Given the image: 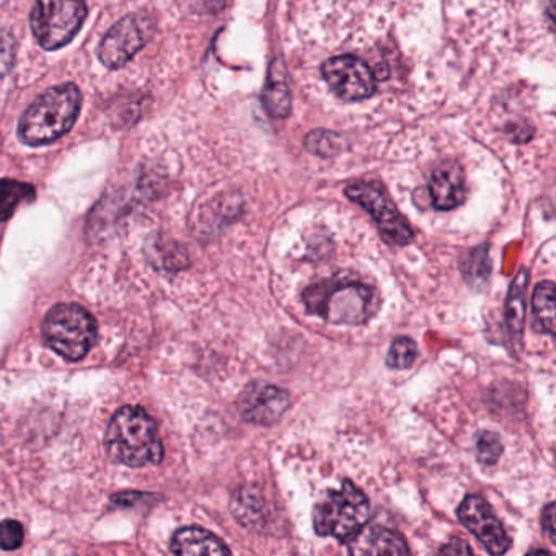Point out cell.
<instances>
[{
    "mask_svg": "<svg viewBox=\"0 0 556 556\" xmlns=\"http://www.w3.org/2000/svg\"><path fill=\"white\" fill-rule=\"evenodd\" d=\"M308 314L333 325H364L376 317L380 295L374 286L350 278H331L308 286L302 294Z\"/></svg>",
    "mask_w": 556,
    "mask_h": 556,
    "instance_id": "cell-1",
    "label": "cell"
},
{
    "mask_svg": "<svg viewBox=\"0 0 556 556\" xmlns=\"http://www.w3.org/2000/svg\"><path fill=\"white\" fill-rule=\"evenodd\" d=\"M106 452L113 460L128 467L161 464L164 445L157 425L141 406H123L106 428Z\"/></svg>",
    "mask_w": 556,
    "mask_h": 556,
    "instance_id": "cell-2",
    "label": "cell"
},
{
    "mask_svg": "<svg viewBox=\"0 0 556 556\" xmlns=\"http://www.w3.org/2000/svg\"><path fill=\"white\" fill-rule=\"evenodd\" d=\"M79 89L74 84L53 87L38 97L22 116V141L30 146L50 144L71 131L80 112Z\"/></svg>",
    "mask_w": 556,
    "mask_h": 556,
    "instance_id": "cell-3",
    "label": "cell"
},
{
    "mask_svg": "<svg viewBox=\"0 0 556 556\" xmlns=\"http://www.w3.org/2000/svg\"><path fill=\"white\" fill-rule=\"evenodd\" d=\"M369 517L370 504L366 494L356 484L344 481L341 490L328 491L315 506V532L348 543L367 526Z\"/></svg>",
    "mask_w": 556,
    "mask_h": 556,
    "instance_id": "cell-4",
    "label": "cell"
},
{
    "mask_svg": "<svg viewBox=\"0 0 556 556\" xmlns=\"http://www.w3.org/2000/svg\"><path fill=\"white\" fill-rule=\"evenodd\" d=\"M43 337L54 353L67 361H80L96 343L97 321L80 305L60 304L48 312Z\"/></svg>",
    "mask_w": 556,
    "mask_h": 556,
    "instance_id": "cell-5",
    "label": "cell"
},
{
    "mask_svg": "<svg viewBox=\"0 0 556 556\" xmlns=\"http://www.w3.org/2000/svg\"><path fill=\"white\" fill-rule=\"evenodd\" d=\"M87 17L86 0H37L31 28L38 43L48 51L70 43Z\"/></svg>",
    "mask_w": 556,
    "mask_h": 556,
    "instance_id": "cell-6",
    "label": "cell"
},
{
    "mask_svg": "<svg viewBox=\"0 0 556 556\" xmlns=\"http://www.w3.org/2000/svg\"><path fill=\"white\" fill-rule=\"evenodd\" d=\"M344 193L372 216L380 236L390 245H408L415 239L412 227L379 184L350 185Z\"/></svg>",
    "mask_w": 556,
    "mask_h": 556,
    "instance_id": "cell-7",
    "label": "cell"
},
{
    "mask_svg": "<svg viewBox=\"0 0 556 556\" xmlns=\"http://www.w3.org/2000/svg\"><path fill=\"white\" fill-rule=\"evenodd\" d=\"M155 21L151 15L136 14L119 21L103 38L99 58L103 66L118 70L126 66L151 40Z\"/></svg>",
    "mask_w": 556,
    "mask_h": 556,
    "instance_id": "cell-8",
    "label": "cell"
},
{
    "mask_svg": "<svg viewBox=\"0 0 556 556\" xmlns=\"http://www.w3.org/2000/svg\"><path fill=\"white\" fill-rule=\"evenodd\" d=\"M325 80L340 99L361 102L369 99L376 90L372 71L356 56L331 58L321 67Z\"/></svg>",
    "mask_w": 556,
    "mask_h": 556,
    "instance_id": "cell-9",
    "label": "cell"
},
{
    "mask_svg": "<svg viewBox=\"0 0 556 556\" xmlns=\"http://www.w3.org/2000/svg\"><path fill=\"white\" fill-rule=\"evenodd\" d=\"M457 516L462 526L467 527L488 552L504 555L510 548L509 535L483 497L477 494L465 497L458 506Z\"/></svg>",
    "mask_w": 556,
    "mask_h": 556,
    "instance_id": "cell-10",
    "label": "cell"
},
{
    "mask_svg": "<svg viewBox=\"0 0 556 556\" xmlns=\"http://www.w3.org/2000/svg\"><path fill=\"white\" fill-rule=\"evenodd\" d=\"M237 406L242 419L250 425L271 426L288 412L291 396L285 389L258 380L242 390Z\"/></svg>",
    "mask_w": 556,
    "mask_h": 556,
    "instance_id": "cell-11",
    "label": "cell"
},
{
    "mask_svg": "<svg viewBox=\"0 0 556 556\" xmlns=\"http://www.w3.org/2000/svg\"><path fill=\"white\" fill-rule=\"evenodd\" d=\"M432 206L439 211H451L465 200V177L460 165L455 161L442 162L432 172L429 181Z\"/></svg>",
    "mask_w": 556,
    "mask_h": 556,
    "instance_id": "cell-12",
    "label": "cell"
},
{
    "mask_svg": "<svg viewBox=\"0 0 556 556\" xmlns=\"http://www.w3.org/2000/svg\"><path fill=\"white\" fill-rule=\"evenodd\" d=\"M348 552L351 555H409L405 539L380 526H364L348 542Z\"/></svg>",
    "mask_w": 556,
    "mask_h": 556,
    "instance_id": "cell-13",
    "label": "cell"
},
{
    "mask_svg": "<svg viewBox=\"0 0 556 556\" xmlns=\"http://www.w3.org/2000/svg\"><path fill=\"white\" fill-rule=\"evenodd\" d=\"M170 548L175 555L180 556L230 555V549L219 536L201 527H185L178 530L172 539Z\"/></svg>",
    "mask_w": 556,
    "mask_h": 556,
    "instance_id": "cell-14",
    "label": "cell"
},
{
    "mask_svg": "<svg viewBox=\"0 0 556 556\" xmlns=\"http://www.w3.org/2000/svg\"><path fill=\"white\" fill-rule=\"evenodd\" d=\"M230 510L247 529H263L268 522L265 497L255 486H243L237 490L230 501Z\"/></svg>",
    "mask_w": 556,
    "mask_h": 556,
    "instance_id": "cell-15",
    "label": "cell"
},
{
    "mask_svg": "<svg viewBox=\"0 0 556 556\" xmlns=\"http://www.w3.org/2000/svg\"><path fill=\"white\" fill-rule=\"evenodd\" d=\"M263 105L273 118H286L291 113V90L288 74L281 60L273 61L269 67L268 84L263 92Z\"/></svg>",
    "mask_w": 556,
    "mask_h": 556,
    "instance_id": "cell-16",
    "label": "cell"
},
{
    "mask_svg": "<svg viewBox=\"0 0 556 556\" xmlns=\"http://www.w3.org/2000/svg\"><path fill=\"white\" fill-rule=\"evenodd\" d=\"M527 281H529V273H527L526 268H522L519 275L514 278L506 302L507 327H509L514 340L519 344L520 340H522L523 325H526Z\"/></svg>",
    "mask_w": 556,
    "mask_h": 556,
    "instance_id": "cell-17",
    "label": "cell"
},
{
    "mask_svg": "<svg viewBox=\"0 0 556 556\" xmlns=\"http://www.w3.org/2000/svg\"><path fill=\"white\" fill-rule=\"evenodd\" d=\"M532 312L536 330L555 337V285L552 281L540 282L533 289Z\"/></svg>",
    "mask_w": 556,
    "mask_h": 556,
    "instance_id": "cell-18",
    "label": "cell"
},
{
    "mask_svg": "<svg viewBox=\"0 0 556 556\" xmlns=\"http://www.w3.org/2000/svg\"><path fill=\"white\" fill-rule=\"evenodd\" d=\"M35 200V188L15 180H0V223L11 219L25 201Z\"/></svg>",
    "mask_w": 556,
    "mask_h": 556,
    "instance_id": "cell-19",
    "label": "cell"
},
{
    "mask_svg": "<svg viewBox=\"0 0 556 556\" xmlns=\"http://www.w3.org/2000/svg\"><path fill=\"white\" fill-rule=\"evenodd\" d=\"M462 275L465 281L473 288H483L488 285L491 275L490 256H488V247H478L462 258Z\"/></svg>",
    "mask_w": 556,
    "mask_h": 556,
    "instance_id": "cell-20",
    "label": "cell"
},
{
    "mask_svg": "<svg viewBox=\"0 0 556 556\" xmlns=\"http://www.w3.org/2000/svg\"><path fill=\"white\" fill-rule=\"evenodd\" d=\"M418 357V348L412 338H396L390 346L389 356H387V366L390 369L403 370L409 369Z\"/></svg>",
    "mask_w": 556,
    "mask_h": 556,
    "instance_id": "cell-21",
    "label": "cell"
},
{
    "mask_svg": "<svg viewBox=\"0 0 556 556\" xmlns=\"http://www.w3.org/2000/svg\"><path fill=\"white\" fill-rule=\"evenodd\" d=\"M503 442L500 435L491 431H480L477 434V460L481 465H494L503 455Z\"/></svg>",
    "mask_w": 556,
    "mask_h": 556,
    "instance_id": "cell-22",
    "label": "cell"
},
{
    "mask_svg": "<svg viewBox=\"0 0 556 556\" xmlns=\"http://www.w3.org/2000/svg\"><path fill=\"white\" fill-rule=\"evenodd\" d=\"M305 146L312 154L331 157V155L341 151L343 142H341L340 136L331 135L328 131H315L307 136Z\"/></svg>",
    "mask_w": 556,
    "mask_h": 556,
    "instance_id": "cell-23",
    "label": "cell"
},
{
    "mask_svg": "<svg viewBox=\"0 0 556 556\" xmlns=\"http://www.w3.org/2000/svg\"><path fill=\"white\" fill-rule=\"evenodd\" d=\"M24 536V527L17 520L9 519L0 522V548L8 552L21 548Z\"/></svg>",
    "mask_w": 556,
    "mask_h": 556,
    "instance_id": "cell-24",
    "label": "cell"
},
{
    "mask_svg": "<svg viewBox=\"0 0 556 556\" xmlns=\"http://www.w3.org/2000/svg\"><path fill=\"white\" fill-rule=\"evenodd\" d=\"M15 50H17V43L14 37L8 31H2L0 34V79L8 76L14 67Z\"/></svg>",
    "mask_w": 556,
    "mask_h": 556,
    "instance_id": "cell-25",
    "label": "cell"
},
{
    "mask_svg": "<svg viewBox=\"0 0 556 556\" xmlns=\"http://www.w3.org/2000/svg\"><path fill=\"white\" fill-rule=\"evenodd\" d=\"M439 553H442V555H471L473 549L470 548V545H468L465 540L455 536L451 542L445 543V545L439 549Z\"/></svg>",
    "mask_w": 556,
    "mask_h": 556,
    "instance_id": "cell-26",
    "label": "cell"
},
{
    "mask_svg": "<svg viewBox=\"0 0 556 556\" xmlns=\"http://www.w3.org/2000/svg\"><path fill=\"white\" fill-rule=\"evenodd\" d=\"M543 530L548 533L549 540L555 543V503L546 504L542 513Z\"/></svg>",
    "mask_w": 556,
    "mask_h": 556,
    "instance_id": "cell-27",
    "label": "cell"
}]
</instances>
